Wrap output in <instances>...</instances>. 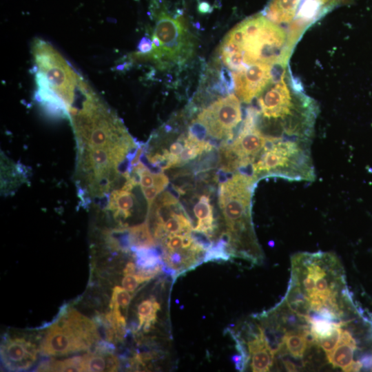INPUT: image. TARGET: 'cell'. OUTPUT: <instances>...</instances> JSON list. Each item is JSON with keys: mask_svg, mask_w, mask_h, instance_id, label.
<instances>
[{"mask_svg": "<svg viewBox=\"0 0 372 372\" xmlns=\"http://www.w3.org/2000/svg\"><path fill=\"white\" fill-rule=\"evenodd\" d=\"M131 190L121 187L110 194L107 210L112 214L115 220H125L132 215L135 197Z\"/></svg>", "mask_w": 372, "mask_h": 372, "instance_id": "obj_15", "label": "cell"}, {"mask_svg": "<svg viewBox=\"0 0 372 372\" xmlns=\"http://www.w3.org/2000/svg\"><path fill=\"white\" fill-rule=\"evenodd\" d=\"M151 10L156 23L150 56L161 62L185 61L190 55L192 44L181 17L169 14L161 0L153 1Z\"/></svg>", "mask_w": 372, "mask_h": 372, "instance_id": "obj_7", "label": "cell"}, {"mask_svg": "<svg viewBox=\"0 0 372 372\" xmlns=\"http://www.w3.org/2000/svg\"><path fill=\"white\" fill-rule=\"evenodd\" d=\"M273 65L256 63L231 73L237 97L249 103L258 96L273 80Z\"/></svg>", "mask_w": 372, "mask_h": 372, "instance_id": "obj_10", "label": "cell"}, {"mask_svg": "<svg viewBox=\"0 0 372 372\" xmlns=\"http://www.w3.org/2000/svg\"><path fill=\"white\" fill-rule=\"evenodd\" d=\"M99 340L96 324L71 309L48 329L40 349L45 355H63L87 351Z\"/></svg>", "mask_w": 372, "mask_h": 372, "instance_id": "obj_6", "label": "cell"}, {"mask_svg": "<svg viewBox=\"0 0 372 372\" xmlns=\"http://www.w3.org/2000/svg\"><path fill=\"white\" fill-rule=\"evenodd\" d=\"M302 0H271L264 10V15L276 24L291 22Z\"/></svg>", "mask_w": 372, "mask_h": 372, "instance_id": "obj_16", "label": "cell"}, {"mask_svg": "<svg viewBox=\"0 0 372 372\" xmlns=\"http://www.w3.org/2000/svg\"><path fill=\"white\" fill-rule=\"evenodd\" d=\"M211 7L206 2H201L198 6V10L202 13H207L209 12V9H210Z\"/></svg>", "mask_w": 372, "mask_h": 372, "instance_id": "obj_30", "label": "cell"}, {"mask_svg": "<svg viewBox=\"0 0 372 372\" xmlns=\"http://www.w3.org/2000/svg\"><path fill=\"white\" fill-rule=\"evenodd\" d=\"M136 265L132 262H128L124 268V275L132 274L136 273Z\"/></svg>", "mask_w": 372, "mask_h": 372, "instance_id": "obj_29", "label": "cell"}, {"mask_svg": "<svg viewBox=\"0 0 372 372\" xmlns=\"http://www.w3.org/2000/svg\"><path fill=\"white\" fill-rule=\"evenodd\" d=\"M112 345L100 344L97 350L81 356V371H116L119 361L110 350Z\"/></svg>", "mask_w": 372, "mask_h": 372, "instance_id": "obj_13", "label": "cell"}, {"mask_svg": "<svg viewBox=\"0 0 372 372\" xmlns=\"http://www.w3.org/2000/svg\"><path fill=\"white\" fill-rule=\"evenodd\" d=\"M68 116L79 149L77 165L98 177L119 171L136 145L120 119L93 90L76 102Z\"/></svg>", "mask_w": 372, "mask_h": 372, "instance_id": "obj_1", "label": "cell"}, {"mask_svg": "<svg viewBox=\"0 0 372 372\" xmlns=\"http://www.w3.org/2000/svg\"><path fill=\"white\" fill-rule=\"evenodd\" d=\"M355 349L356 342L351 333L342 330L339 343L327 358L333 367L340 368L343 371H353L355 362L353 358Z\"/></svg>", "mask_w": 372, "mask_h": 372, "instance_id": "obj_14", "label": "cell"}, {"mask_svg": "<svg viewBox=\"0 0 372 372\" xmlns=\"http://www.w3.org/2000/svg\"><path fill=\"white\" fill-rule=\"evenodd\" d=\"M25 180V169L5 158H1V188L3 192L16 189Z\"/></svg>", "mask_w": 372, "mask_h": 372, "instance_id": "obj_18", "label": "cell"}, {"mask_svg": "<svg viewBox=\"0 0 372 372\" xmlns=\"http://www.w3.org/2000/svg\"><path fill=\"white\" fill-rule=\"evenodd\" d=\"M153 277L142 273L125 275L122 280V286L130 292H133L140 285L150 280Z\"/></svg>", "mask_w": 372, "mask_h": 372, "instance_id": "obj_25", "label": "cell"}, {"mask_svg": "<svg viewBox=\"0 0 372 372\" xmlns=\"http://www.w3.org/2000/svg\"><path fill=\"white\" fill-rule=\"evenodd\" d=\"M346 324H342L337 327L333 333L326 337L318 338L316 340V344L320 347L328 357L340 342L342 327Z\"/></svg>", "mask_w": 372, "mask_h": 372, "instance_id": "obj_23", "label": "cell"}, {"mask_svg": "<svg viewBox=\"0 0 372 372\" xmlns=\"http://www.w3.org/2000/svg\"><path fill=\"white\" fill-rule=\"evenodd\" d=\"M359 361L362 364V368L372 371V354H363Z\"/></svg>", "mask_w": 372, "mask_h": 372, "instance_id": "obj_28", "label": "cell"}, {"mask_svg": "<svg viewBox=\"0 0 372 372\" xmlns=\"http://www.w3.org/2000/svg\"><path fill=\"white\" fill-rule=\"evenodd\" d=\"M193 211L198 219L193 230L211 236L214 230V220L209 197L205 194L200 196L194 206Z\"/></svg>", "mask_w": 372, "mask_h": 372, "instance_id": "obj_17", "label": "cell"}, {"mask_svg": "<svg viewBox=\"0 0 372 372\" xmlns=\"http://www.w3.org/2000/svg\"><path fill=\"white\" fill-rule=\"evenodd\" d=\"M282 69L278 80H273L258 97V115L269 123L267 137L311 142L318 114L313 99L287 82Z\"/></svg>", "mask_w": 372, "mask_h": 372, "instance_id": "obj_2", "label": "cell"}, {"mask_svg": "<svg viewBox=\"0 0 372 372\" xmlns=\"http://www.w3.org/2000/svg\"><path fill=\"white\" fill-rule=\"evenodd\" d=\"M310 142L267 137V142L251 164V175L278 177L289 181L312 182L316 178Z\"/></svg>", "mask_w": 372, "mask_h": 372, "instance_id": "obj_5", "label": "cell"}, {"mask_svg": "<svg viewBox=\"0 0 372 372\" xmlns=\"http://www.w3.org/2000/svg\"><path fill=\"white\" fill-rule=\"evenodd\" d=\"M128 239L134 250L141 248H151L156 245L149 228L148 222L130 227L127 229Z\"/></svg>", "mask_w": 372, "mask_h": 372, "instance_id": "obj_20", "label": "cell"}, {"mask_svg": "<svg viewBox=\"0 0 372 372\" xmlns=\"http://www.w3.org/2000/svg\"><path fill=\"white\" fill-rule=\"evenodd\" d=\"M258 111L250 107L240 130L234 140L225 146V157L229 165L236 168L252 164L267 142V137L257 126Z\"/></svg>", "mask_w": 372, "mask_h": 372, "instance_id": "obj_9", "label": "cell"}, {"mask_svg": "<svg viewBox=\"0 0 372 372\" xmlns=\"http://www.w3.org/2000/svg\"><path fill=\"white\" fill-rule=\"evenodd\" d=\"M152 48V41L146 37H143L138 45V51L142 54L149 53Z\"/></svg>", "mask_w": 372, "mask_h": 372, "instance_id": "obj_27", "label": "cell"}, {"mask_svg": "<svg viewBox=\"0 0 372 372\" xmlns=\"http://www.w3.org/2000/svg\"><path fill=\"white\" fill-rule=\"evenodd\" d=\"M251 367L254 372L269 371L273 364L275 355L269 347L260 326L253 338L247 342Z\"/></svg>", "mask_w": 372, "mask_h": 372, "instance_id": "obj_12", "label": "cell"}, {"mask_svg": "<svg viewBox=\"0 0 372 372\" xmlns=\"http://www.w3.org/2000/svg\"><path fill=\"white\" fill-rule=\"evenodd\" d=\"M293 43L289 34L264 14L245 19L233 28L224 38L220 57L238 54L245 66L256 63L286 68Z\"/></svg>", "mask_w": 372, "mask_h": 372, "instance_id": "obj_3", "label": "cell"}, {"mask_svg": "<svg viewBox=\"0 0 372 372\" xmlns=\"http://www.w3.org/2000/svg\"><path fill=\"white\" fill-rule=\"evenodd\" d=\"M371 336H372V331H371Z\"/></svg>", "mask_w": 372, "mask_h": 372, "instance_id": "obj_31", "label": "cell"}, {"mask_svg": "<svg viewBox=\"0 0 372 372\" xmlns=\"http://www.w3.org/2000/svg\"><path fill=\"white\" fill-rule=\"evenodd\" d=\"M242 121L240 99L234 94L220 98L203 109L197 116L196 125L215 139L230 141L234 130Z\"/></svg>", "mask_w": 372, "mask_h": 372, "instance_id": "obj_8", "label": "cell"}, {"mask_svg": "<svg viewBox=\"0 0 372 372\" xmlns=\"http://www.w3.org/2000/svg\"><path fill=\"white\" fill-rule=\"evenodd\" d=\"M160 309L159 303L154 298L142 301L138 305L137 311L138 318V330L143 328L145 332L148 331L156 323L157 313Z\"/></svg>", "mask_w": 372, "mask_h": 372, "instance_id": "obj_21", "label": "cell"}, {"mask_svg": "<svg viewBox=\"0 0 372 372\" xmlns=\"http://www.w3.org/2000/svg\"><path fill=\"white\" fill-rule=\"evenodd\" d=\"M132 299L129 291L123 287L116 286L113 288L112 298L110 302L111 308L126 309L130 303Z\"/></svg>", "mask_w": 372, "mask_h": 372, "instance_id": "obj_24", "label": "cell"}, {"mask_svg": "<svg viewBox=\"0 0 372 372\" xmlns=\"http://www.w3.org/2000/svg\"><path fill=\"white\" fill-rule=\"evenodd\" d=\"M37 371H81V356L63 360H50L40 364Z\"/></svg>", "mask_w": 372, "mask_h": 372, "instance_id": "obj_22", "label": "cell"}, {"mask_svg": "<svg viewBox=\"0 0 372 372\" xmlns=\"http://www.w3.org/2000/svg\"><path fill=\"white\" fill-rule=\"evenodd\" d=\"M306 329L285 333L278 352L289 353L294 359L302 360L306 350L311 346L304 335Z\"/></svg>", "mask_w": 372, "mask_h": 372, "instance_id": "obj_19", "label": "cell"}, {"mask_svg": "<svg viewBox=\"0 0 372 372\" xmlns=\"http://www.w3.org/2000/svg\"><path fill=\"white\" fill-rule=\"evenodd\" d=\"M251 174L237 172L219 186L218 202L235 256L258 263L262 258L251 222V198L256 183Z\"/></svg>", "mask_w": 372, "mask_h": 372, "instance_id": "obj_4", "label": "cell"}, {"mask_svg": "<svg viewBox=\"0 0 372 372\" xmlns=\"http://www.w3.org/2000/svg\"><path fill=\"white\" fill-rule=\"evenodd\" d=\"M35 344L23 337L8 338L1 345V358L3 365L12 371L30 369L37 358Z\"/></svg>", "mask_w": 372, "mask_h": 372, "instance_id": "obj_11", "label": "cell"}, {"mask_svg": "<svg viewBox=\"0 0 372 372\" xmlns=\"http://www.w3.org/2000/svg\"><path fill=\"white\" fill-rule=\"evenodd\" d=\"M318 8L321 14L328 12L331 8L346 2L347 0H309Z\"/></svg>", "mask_w": 372, "mask_h": 372, "instance_id": "obj_26", "label": "cell"}]
</instances>
